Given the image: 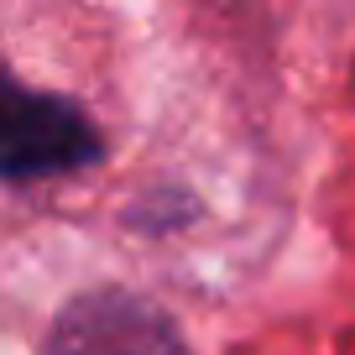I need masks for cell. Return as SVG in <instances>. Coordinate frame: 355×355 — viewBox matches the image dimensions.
<instances>
[{"label": "cell", "mask_w": 355, "mask_h": 355, "mask_svg": "<svg viewBox=\"0 0 355 355\" xmlns=\"http://www.w3.org/2000/svg\"><path fill=\"white\" fill-rule=\"evenodd\" d=\"M100 162L89 115L63 94H37L0 73V178H58Z\"/></svg>", "instance_id": "1"}, {"label": "cell", "mask_w": 355, "mask_h": 355, "mask_svg": "<svg viewBox=\"0 0 355 355\" xmlns=\"http://www.w3.org/2000/svg\"><path fill=\"white\" fill-rule=\"evenodd\" d=\"M42 355H189L178 324L125 288H100L58 313Z\"/></svg>", "instance_id": "2"}]
</instances>
